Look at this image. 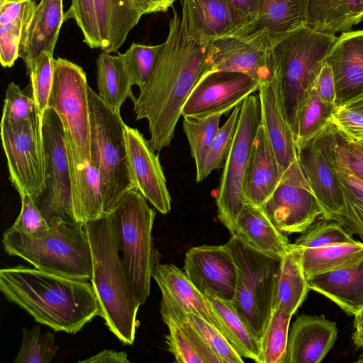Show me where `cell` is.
Here are the masks:
<instances>
[{
    "label": "cell",
    "mask_w": 363,
    "mask_h": 363,
    "mask_svg": "<svg viewBox=\"0 0 363 363\" xmlns=\"http://www.w3.org/2000/svg\"><path fill=\"white\" fill-rule=\"evenodd\" d=\"M173 11L152 72L133 101L136 121L147 120V141L155 152L170 145L183 106L207 67L208 43L189 38Z\"/></svg>",
    "instance_id": "obj_1"
},
{
    "label": "cell",
    "mask_w": 363,
    "mask_h": 363,
    "mask_svg": "<svg viewBox=\"0 0 363 363\" xmlns=\"http://www.w3.org/2000/svg\"><path fill=\"white\" fill-rule=\"evenodd\" d=\"M5 298L54 331L79 332L100 316V304L91 283L17 265L0 270Z\"/></svg>",
    "instance_id": "obj_2"
},
{
    "label": "cell",
    "mask_w": 363,
    "mask_h": 363,
    "mask_svg": "<svg viewBox=\"0 0 363 363\" xmlns=\"http://www.w3.org/2000/svg\"><path fill=\"white\" fill-rule=\"evenodd\" d=\"M91 248V283L100 304V317L124 345L135 340L137 303L119 255L116 228L110 212L84 224Z\"/></svg>",
    "instance_id": "obj_3"
},
{
    "label": "cell",
    "mask_w": 363,
    "mask_h": 363,
    "mask_svg": "<svg viewBox=\"0 0 363 363\" xmlns=\"http://www.w3.org/2000/svg\"><path fill=\"white\" fill-rule=\"evenodd\" d=\"M50 229L35 237L11 227L3 235L5 252L22 258L35 268L60 276L90 281L91 248L84 224L54 217Z\"/></svg>",
    "instance_id": "obj_4"
},
{
    "label": "cell",
    "mask_w": 363,
    "mask_h": 363,
    "mask_svg": "<svg viewBox=\"0 0 363 363\" xmlns=\"http://www.w3.org/2000/svg\"><path fill=\"white\" fill-rule=\"evenodd\" d=\"M110 213L128 283L137 303L143 305L150 295L152 271L160 257L152 238L155 211L137 189H132Z\"/></svg>",
    "instance_id": "obj_5"
},
{
    "label": "cell",
    "mask_w": 363,
    "mask_h": 363,
    "mask_svg": "<svg viewBox=\"0 0 363 363\" xmlns=\"http://www.w3.org/2000/svg\"><path fill=\"white\" fill-rule=\"evenodd\" d=\"M90 112V162L99 171L105 213L130 189H135L128 163L125 127L113 110L88 87Z\"/></svg>",
    "instance_id": "obj_6"
},
{
    "label": "cell",
    "mask_w": 363,
    "mask_h": 363,
    "mask_svg": "<svg viewBox=\"0 0 363 363\" xmlns=\"http://www.w3.org/2000/svg\"><path fill=\"white\" fill-rule=\"evenodd\" d=\"M337 37L305 26L273 47V71L283 98L285 113L292 130L299 102L314 81Z\"/></svg>",
    "instance_id": "obj_7"
},
{
    "label": "cell",
    "mask_w": 363,
    "mask_h": 363,
    "mask_svg": "<svg viewBox=\"0 0 363 363\" xmlns=\"http://www.w3.org/2000/svg\"><path fill=\"white\" fill-rule=\"evenodd\" d=\"M225 246L237 267V285L231 302L260 341L273 311L276 281L281 258H275L231 235Z\"/></svg>",
    "instance_id": "obj_8"
},
{
    "label": "cell",
    "mask_w": 363,
    "mask_h": 363,
    "mask_svg": "<svg viewBox=\"0 0 363 363\" xmlns=\"http://www.w3.org/2000/svg\"><path fill=\"white\" fill-rule=\"evenodd\" d=\"M260 123L259 98L250 95L241 104L233 144L224 163L216 194L218 218L230 234L238 216L245 204V179L252 144Z\"/></svg>",
    "instance_id": "obj_9"
},
{
    "label": "cell",
    "mask_w": 363,
    "mask_h": 363,
    "mask_svg": "<svg viewBox=\"0 0 363 363\" xmlns=\"http://www.w3.org/2000/svg\"><path fill=\"white\" fill-rule=\"evenodd\" d=\"M41 120L37 110L18 125H0L9 179L20 196L29 194L35 203L46 187Z\"/></svg>",
    "instance_id": "obj_10"
},
{
    "label": "cell",
    "mask_w": 363,
    "mask_h": 363,
    "mask_svg": "<svg viewBox=\"0 0 363 363\" xmlns=\"http://www.w3.org/2000/svg\"><path fill=\"white\" fill-rule=\"evenodd\" d=\"M88 84L84 69L61 57L55 59L54 80L48 108L59 116L66 135L78 152L91 160Z\"/></svg>",
    "instance_id": "obj_11"
},
{
    "label": "cell",
    "mask_w": 363,
    "mask_h": 363,
    "mask_svg": "<svg viewBox=\"0 0 363 363\" xmlns=\"http://www.w3.org/2000/svg\"><path fill=\"white\" fill-rule=\"evenodd\" d=\"M45 152V190L36 204L49 222L54 217L74 222L70 170L64 126L57 113L48 108L41 120Z\"/></svg>",
    "instance_id": "obj_12"
},
{
    "label": "cell",
    "mask_w": 363,
    "mask_h": 363,
    "mask_svg": "<svg viewBox=\"0 0 363 363\" xmlns=\"http://www.w3.org/2000/svg\"><path fill=\"white\" fill-rule=\"evenodd\" d=\"M273 44L264 30L224 36L208 43L205 73L246 74L259 82L273 79Z\"/></svg>",
    "instance_id": "obj_13"
},
{
    "label": "cell",
    "mask_w": 363,
    "mask_h": 363,
    "mask_svg": "<svg viewBox=\"0 0 363 363\" xmlns=\"http://www.w3.org/2000/svg\"><path fill=\"white\" fill-rule=\"evenodd\" d=\"M260 207L285 235L303 233L322 216L297 157L284 170L275 190Z\"/></svg>",
    "instance_id": "obj_14"
},
{
    "label": "cell",
    "mask_w": 363,
    "mask_h": 363,
    "mask_svg": "<svg viewBox=\"0 0 363 363\" xmlns=\"http://www.w3.org/2000/svg\"><path fill=\"white\" fill-rule=\"evenodd\" d=\"M260 84L249 76L234 72L203 74L187 98L183 117L223 115L258 91Z\"/></svg>",
    "instance_id": "obj_15"
},
{
    "label": "cell",
    "mask_w": 363,
    "mask_h": 363,
    "mask_svg": "<svg viewBox=\"0 0 363 363\" xmlns=\"http://www.w3.org/2000/svg\"><path fill=\"white\" fill-rule=\"evenodd\" d=\"M296 146L297 160L322 210V218L340 223L345 211L343 194L321 132Z\"/></svg>",
    "instance_id": "obj_16"
},
{
    "label": "cell",
    "mask_w": 363,
    "mask_h": 363,
    "mask_svg": "<svg viewBox=\"0 0 363 363\" xmlns=\"http://www.w3.org/2000/svg\"><path fill=\"white\" fill-rule=\"evenodd\" d=\"M184 271L205 296L233 301L237 267L225 245H203L190 248L186 253Z\"/></svg>",
    "instance_id": "obj_17"
},
{
    "label": "cell",
    "mask_w": 363,
    "mask_h": 363,
    "mask_svg": "<svg viewBox=\"0 0 363 363\" xmlns=\"http://www.w3.org/2000/svg\"><path fill=\"white\" fill-rule=\"evenodd\" d=\"M186 35L201 43L235 34L251 20L226 0H181Z\"/></svg>",
    "instance_id": "obj_18"
},
{
    "label": "cell",
    "mask_w": 363,
    "mask_h": 363,
    "mask_svg": "<svg viewBox=\"0 0 363 363\" xmlns=\"http://www.w3.org/2000/svg\"><path fill=\"white\" fill-rule=\"evenodd\" d=\"M125 138L130 172L135 188L160 213L171 210L172 199L159 155L136 128L126 125Z\"/></svg>",
    "instance_id": "obj_19"
},
{
    "label": "cell",
    "mask_w": 363,
    "mask_h": 363,
    "mask_svg": "<svg viewBox=\"0 0 363 363\" xmlns=\"http://www.w3.org/2000/svg\"><path fill=\"white\" fill-rule=\"evenodd\" d=\"M338 328L323 315L302 314L289 333L285 363H320L333 347Z\"/></svg>",
    "instance_id": "obj_20"
},
{
    "label": "cell",
    "mask_w": 363,
    "mask_h": 363,
    "mask_svg": "<svg viewBox=\"0 0 363 363\" xmlns=\"http://www.w3.org/2000/svg\"><path fill=\"white\" fill-rule=\"evenodd\" d=\"M258 92L261 123L284 172L296 159V146L277 79L262 83Z\"/></svg>",
    "instance_id": "obj_21"
},
{
    "label": "cell",
    "mask_w": 363,
    "mask_h": 363,
    "mask_svg": "<svg viewBox=\"0 0 363 363\" xmlns=\"http://www.w3.org/2000/svg\"><path fill=\"white\" fill-rule=\"evenodd\" d=\"M333 74L336 106L363 91V30L343 32L325 59Z\"/></svg>",
    "instance_id": "obj_22"
},
{
    "label": "cell",
    "mask_w": 363,
    "mask_h": 363,
    "mask_svg": "<svg viewBox=\"0 0 363 363\" xmlns=\"http://www.w3.org/2000/svg\"><path fill=\"white\" fill-rule=\"evenodd\" d=\"M160 313L169 331L165 342L177 362L222 363L194 328L186 311L162 299Z\"/></svg>",
    "instance_id": "obj_23"
},
{
    "label": "cell",
    "mask_w": 363,
    "mask_h": 363,
    "mask_svg": "<svg viewBox=\"0 0 363 363\" xmlns=\"http://www.w3.org/2000/svg\"><path fill=\"white\" fill-rule=\"evenodd\" d=\"M66 144L74 218L76 223L84 224L105 213L100 176L96 167L78 152L67 135Z\"/></svg>",
    "instance_id": "obj_24"
},
{
    "label": "cell",
    "mask_w": 363,
    "mask_h": 363,
    "mask_svg": "<svg viewBox=\"0 0 363 363\" xmlns=\"http://www.w3.org/2000/svg\"><path fill=\"white\" fill-rule=\"evenodd\" d=\"M64 21L63 0H40L36 4L19 48V57L27 70L42 53L53 55Z\"/></svg>",
    "instance_id": "obj_25"
},
{
    "label": "cell",
    "mask_w": 363,
    "mask_h": 363,
    "mask_svg": "<svg viewBox=\"0 0 363 363\" xmlns=\"http://www.w3.org/2000/svg\"><path fill=\"white\" fill-rule=\"evenodd\" d=\"M283 172L260 123L250 153L244 184L245 203L261 206L271 196Z\"/></svg>",
    "instance_id": "obj_26"
},
{
    "label": "cell",
    "mask_w": 363,
    "mask_h": 363,
    "mask_svg": "<svg viewBox=\"0 0 363 363\" xmlns=\"http://www.w3.org/2000/svg\"><path fill=\"white\" fill-rule=\"evenodd\" d=\"M152 277L162 292V299L179 306L186 313L199 315L224 335L220 321L211 303L184 271L173 264H157L153 269Z\"/></svg>",
    "instance_id": "obj_27"
},
{
    "label": "cell",
    "mask_w": 363,
    "mask_h": 363,
    "mask_svg": "<svg viewBox=\"0 0 363 363\" xmlns=\"http://www.w3.org/2000/svg\"><path fill=\"white\" fill-rule=\"evenodd\" d=\"M308 0H259L256 18L235 34L264 30L273 45L306 26Z\"/></svg>",
    "instance_id": "obj_28"
},
{
    "label": "cell",
    "mask_w": 363,
    "mask_h": 363,
    "mask_svg": "<svg viewBox=\"0 0 363 363\" xmlns=\"http://www.w3.org/2000/svg\"><path fill=\"white\" fill-rule=\"evenodd\" d=\"M231 235L275 258H281L290 244L260 206L247 203L239 213Z\"/></svg>",
    "instance_id": "obj_29"
},
{
    "label": "cell",
    "mask_w": 363,
    "mask_h": 363,
    "mask_svg": "<svg viewBox=\"0 0 363 363\" xmlns=\"http://www.w3.org/2000/svg\"><path fill=\"white\" fill-rule=\"evenodd\" d=\"M310 290L325 296L350 315L363 308V261L308 280Z\"/></svg>",
    "instance_id": "obj_30"
},
{
    "label": "cell",
    "mask_w": 363,
    "mask_h": 363,
    "mask_svg": "<svg viewBox=\"0 0 363 363\" xmlns=\"http://www.w3.org/2000/svg\"><path fill=\"white\" fill-rule=\"evenodd\" d=\"M310 290L302 264V248L290 243L282 256L276 281L273 309L294 315Z\"/></svg>",
    "instance_id": "obj_31"
},
{
    "label": "cell",
    "mask_w": 363,
    "mask_h": 363,
    "mask_svg": "<svg viewBox=\"0 0 363 363\" xmlns=\"http://www.w3.org/2000/svg\"><path fill=\"white\" fill-rule=\"evenodd\" d=\"M100 48L106 52H116L142 15L132 0H94Z\"/></svg>",
    "instance_id": "obj_32"
},
{
    "label": "cell",
    "mask_w": 363,
    "mask_h": 363,
    "mask_svg": "<svg viewBox=\"0 0 363 363\" xmlns=\"http://www.w3.org/2000/svg\"><path fill=\"white\" fill-rule=\"evenodd\" d=\"M363 21V0H308L306 26L335 35Z\"/></svg>",
    "instance_id": "obj_33"
},
{
    "label": "cell",
    "mask_w": 363,
    "mask_h": 363,
    "mask_svg": "<svg viewBox=\"0 0 363 363\" xmlns=\"http://www.w3.org/2000/svg\"><path fill=\"white\" fill-rule=\"evenodd\" d=\"M33 0H0V62L11 67L19 57L23 30L31 19Z\"/></svg>",
    "instance_id": "obj_34"
},
{
    "label": "cell",
    "mask_w": 363,
    "mask_h": 363,
    "mask_svg": "<svg viewBox=\"0 0 363 363\" xmlns=\"http://www.w3.org/2000/svg\"><path fill=\"white\" fill-rule=\"evenodd\" d=\"M98 95L113 110L119 112L128 98L135 96L133 83L120 54L102 52L96 60Z\"/></svg>",
    "instance_id": "obj_35"
},
{
    "label": "cell",
    "mask_w": 363,
    "mask_h": 363,
    "mask_svg": "<svg viewBox=\"0 0 363 363\" xmlns=\"http://www.w3.org/2000/svg\"><path fill=\"white\" fill-rule=\"evenodd\" d=\"M302 248V264L308 280L321 274L354 267L363 261V242L318 248Z\"/></svg>",
    "instance_id": "obj_36"
},
{
    "label": "cell",
    "mask_w": 363,
    "mask_h": 363,
    "mask_svg": "<svg viewBox=\"0 0 363 363\" xmlns=\"http://www.w3.org/2000/svg\"><path fill=\"white\" fill-rule=\"evenodd\" d=\"M218 317L224 335L242 357L259 362L260 341L238 313L230 301L206 296Z\"/></svg>",
    "instance_id": "obj_37"
},
{
    "label": "cell",
    "mask_w": 363,
    "mask_h": 363,
    "mask_svg": "<svg viewBox=\"0 0 363 363\" xmlns=\"http://www.w3.org/2000/svg\"><path fill=\"white\" fill-rule=\"evenodd\" d=\"M334 108L321 100L313 81L305 91L297 108L293 130L295 143L309 140L320 133L330 122Z\"/></svg>",
    "instance_id": "obj_38"
},
{
    "label": "cell",
    "mask_w": 363,
    "mask_h": 363,
    "mask_svg": "<svg viewBox=\"0 0 363 363\" xmlns=\"http://www.w3.org/2000/svg\"><path fill=\"white\" fill-rule=\"evenodd\" d=\"M330 159L344 197L345 211L340 223L351 234L358 235L363 240V181L345 166L330 157Z\"/></svg>",
    "instance_id": "obj_39"
},
{
    "label": "cell",
    "mask_w": 363,
    "mask_h": 363,
    "mask_svg": "<svg viewBox=\"0 0 363 363\" xmlns=\"http://www.w3.org/2000/svg\"><path fill=\"white\" fill-rule=\"evenodd\" d=\"M222 115L206 117H184L183 130L196 164V180L202 182L206 160L220 126Z\"/></svg>",
    "instance_id": "obj_40"
},
{
    "label": "cell",
    "mask_w": 363,
    "mask_h": 363,
    "mask_svg": "<svg viewBox=\"0 0 363 363\" xmlns=\"http://www.w3.org/2000/svg\"><path fill=\"white\" fill-rule=\"evenodd\" d=\"M291 317L292 315L281 309H273L260 340L258 363H285Z\"/></svg>",
    "instance_id": "obj_41"
},
{
    "label": "cell",
    "mask_w": 363,
    "mask_h": 363,
    "mask_svg": "<svg viewBox=\"0 0 363 363\" xmlns=\"http://www.w3.org/2000/svg\"><path fill=\"white\" fill-rule=\"evenodd\" d=\"M321 137L329 156L363 181V150L359 143L347 136L330 122L321 131Z\"/></svg>",
    "instance_id": "obj_42"
},
{
    "label": "cell",
    "mask_w": 363,
    "mask_h": 363,
    "mask_svg": "<svg viewBox=\"0 0 363 363\" xmlns=\"http://www.w3.org/2000/svg\"><path fill=\"white\" fill-rule=\"evenodd\" d=\"M352 235L339 222L323 218L301 233L294 244L303 248H318L357 242Z\"/></svg>",
    "instance_id": "obj_43"
},
{
    "label": "cell",
    "mask_w": 363,
    "mask_h": 363,
    "mask_svg": "<svg viewBox=\"0 0 363 363\" xmlns=\"http://www.w3.org/2000/svg\"><path fill=\"white\" fill-rule=\"evenodd\" d=\"M22 331L21 346L13 363H50L59 348L55 335L42 333L40 325L29 330L23 328Z\"/></svg>",
    "instance_id": "obj_44"
},
{
    "label": "cell",
    "mask_w": 363,
    "mask_h": 363,
    "mask_svg": "<svg viewBox=\"0 0 363 363\" xmlns=\"http://www.w3.org/2000/svg\"><path fill=\"white\" fill-rule=\"evenodd\" d=\"M162 43L146 45L134 43L122 57L133 85L142 89L148 81L154 69Z\"/></svg>",
    "instance_id": "obj_45"
},
{
    "label": "cell",
    "mask_w": 363,
    "mask_h": 363,
    "mask_svg": "<svg viewBox=\"0 0 363 363\" xmlns=\"http://www.w3.org/2000/svg\"><path fill=\"white\" fill-rule=\"evenodd\" d=\"M241 105L235 107L225 123L220 127L208 151L202 181L214 170L221 168L232 148L237 131Z\"/></svg>",
    "instance_id": "obj_46"
},
{
    "label": "cell",
    "mask_w": 363,
    "mask_h": 363,
    "mask_svg": "<svg viewBox=\"0 0 363 363\" xmlns=\"http://www.w3.org/2000/svg\"><path fill=\"white\" fill-rule=\"evenodd\" d=\"M53 55L43 52L27 70L30 79L32 96L40 116L48 108V101L54 80Z\"/></svg>",
    "instance_id": "obj_47"
},
{
    "label": "cell",
    "mask_w": 363,
    "mask_h": 363,
    "mask_svg": "<svg viewBox=\"0 0 363 363\" xmlns=\"http://www.w3.org/2000/svg\"><path fill=\"white\" fill-rule=\"evenodd\" d=\"M191 323L222 363H241L242 357L215 326L194 313H187Z\"/></svg>",
    "instance_id": "obj_48"
},
{
    "label": "cell",
    "mask_w": 363,
    "mask_h": 363,
    "mask_svg": "<svg viewBox=\"0 0 363 363\" xmlns=\"http://www.w3.org/2000/svg\"><path fill=\"white\" fill-rule=\"evenodd\" d=\"M73 18L81 29L84 42L91 48L101 46L94 0H72L65 21Z\"/></svg>",
    "instance_id": "obj_49"
},
{
    "label": "cell",
    "mask_w": 363,
    "mask_h": 363,
    "mask_svg": "<svg viewBox=\"0 0 363 363\" xmlns=\"http://www.w3.org/2000/svg\"><path fill=\"white\" fill-rule=\"evenodd\" d=\"M37 111L35 101L11 82L7 86L1 121L9 125H18Z\"/></svg>",
    "instance_id": "obj_50"
},
{
    "label": "cell",
    "mask_w": 363,
    "mask_h": 363,
    "mask_svg": "<svg viewBox=\"0 0 363 363\" xmlns=\"http://www.w3.org/2000/svg\"><path fill=\"white\" fill-rule=\"evenodd\" d=\"M21 211L11 227L35 237L45 235L50 225L34 199L29 194L21 196Z\"/></svg>",
    "instance_id": "obj_51"
},
{
    "label": "cell",
    "mask_w": 363,
    "mask_h": 363,
    "mask_svg": "<svg viewBox=\"0 0 363 363\" xmlns=\"http://www.w3.org/2000/svg\"><path fill=\"white\" fill-rule=\"evenodd\" d=\"M330 123L356 142L363 141V115L344 104L335 106Z\"/></svg>",
    "instance_id": "obj_52"
},
{
    "label": "cell",
    "mask_w": 363,
    "mask_h": 363,
    "mask_svg": "<svg viewBox=\"0 0 363 363\" xmlns=\"http://www.w3.org/2000/svg\"><path fill=\"white\" fill-rule=\"evenodd\" d=\"M315 90L323 101L325 104L336 106V89L331 67L323 62L320 71L314 80Z\"/></svg>",
    "instance_id": "obj_53"
},
{
    "label": "cell",
    "mask_w": 363,
    "mask_h": 363,
    "mask_svg": "<svg viewBox=\"0 0 363 363\" xmlns=\"http://www.w3.org/2000/svg\"><path fill=\"white\" fill-rule=\"evenodd\" d=\"M175 0H132L134 6L143 16L157 12H165L172 6Z\"/></svg>",
    "instance_id": "obj_54"
},
{
    "label": "cell",
    "mask_w": 363,
    "mask_h": 363,
    "mask_svg": "<svg viewBox=\"0 0 363 363\" xmlns=\"http://www.w3.org/2000/svg\"><path fill=\"white\" fill-rule=\"evenodd\" d=\"M79 363H130L127 354L123 352H118L113 350H104L96 354L88 357L84 360L78 361Z\"/></svg>",
    "instance_id": "obj_55"
},
{
    "label": "cell",
    "mask_w": 363,
    "mask_h": 363,
    "mask_svg": "<svg viewBox=\"0 0 363 363\" xmlns=\"http://www.w3.org/2000/svg\"><path fill=\"white\" fill-rule=\"evenodd\" d=\"M253 21L257 13L259 0H226ZM250 21V22H251Z\"/></svg>",
    "instance_id": "obj_56"
},
{
    "label": "cell",
    "mask_w": 363,
    "mask_h": 363,
    "mask_svg": "<svg viewBox=\"0 0 363 363\" xmlns=\"http://www.w3.org/2000/svg\"><path fill=\"white\" fill-rule=\"evenodd\" d=\"M342 104L363 115V91Z\"/></svg>",
    "instance_id": "obj_57"
},
{
    "label": "cell",
    "mask_w": 363,
    "mask_h": 363,
    "mask_svg": "<svg viewBox=\"0 0 363 363\" xmlns=\"http://www.w3.org/2000/svg\"><path fill=\"white\" fill-rule=\"evenodd\" d=\"M353 333L359 334L363 333V308L358 311L354 315Z\"/></svg>",
    "instance_id": "obj_58"
},
{
    "label": "cell",
    "mask_w": 363,
    "mask_h": 363,
    "mask_svg": "<svg viewBox=\"0 0 363 363\" xmlns=\"http://www.w3.org/2000/svg\"><path fill=\"white\" fill-rule=\"evenodd\" d=\"M352 339L354 345L357 348H363V333L359 334L353 333L352 335Z\"/></svg>",
    "instance_id": "obj_59"
},
{
    "label": "cell",
    "mask_w": 363,
    "mask_h": 363,
    "mask_svg": "<svg viewBox=\"0 0 363 363\" xmlns=\"http://www.w3.org/2000/svg\"><path fill=\"white\" fill-rule=\"evenodd\" d=\"M357 362L359 363H363V353L361 355H359Z\"/></svg>",
    "instance_id": "obj_60"
},
{
    "label": "cell",
    "mask_w": 363,
    "mask_h": 363,
    "mask_svg": "<svg viewBox=\"0 0 363 363\" xmlns=\"http://www.w3.org/2000/svg\"><path fill=\"white\" fill-rule=\"evenodd\" d=\"M359 144L362 150H363V141L359 142Z\"/></svg>",
    "instance_id": "obj_61"
}]
</instances>
